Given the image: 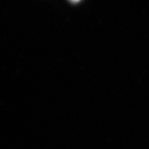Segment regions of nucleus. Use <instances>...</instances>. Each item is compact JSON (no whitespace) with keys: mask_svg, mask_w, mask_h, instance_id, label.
I'll use <instances>...</instances> for the list:
<instances>
[{"mask_svg":"<svg viewBox=\"0 0 149 149\" xmlns=\"http://www.w3.org/2000/svg\"><path fill=\"white\" fill-rule=\"evenodd\" d=\"M70 1L72 2H79L80 0H70Z\"/></svg>","mask_w":149,"mask_h":149,"instance_id":"f257e3e1","label":"nucleus"}]
</instances>
